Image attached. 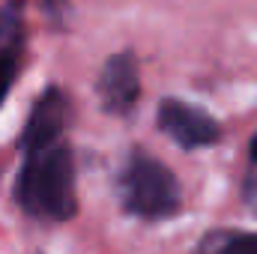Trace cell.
Listing matches in <instances>:
<instances>
[{"mask_svg":"<svg viewBox=\"0 0 257 254\" xmlns=\"http://www.w3.org/2000/svg\"><path fill=\"white\" fill-rule=\"evenodd\" d=\"M15 197L21 209L33 218L69 221L78 209L75 197V156L63 144L33 150L15 183Z\"/></svg>","mask_w":257,"mask_h":254,"instance_id":"cell-1","label":"cell"},{"mask_svg":"<svg viewBox=\"0 0 257 254\" xmlns=\"http://www.w3.org/2000/svg\"><path fill=\"white\" fill-rule=\"evenodd\" d=\"M117 191H120L123 209L147 221L171 218L183 203L177 177L159 159L144 153H135L126 162L117 180Z\"/></svg>","mask_w":257,"mask_h":254,"instance_id":"cell-2","label":"cell"},{"mask_svg":"<svg viewBox=\"0 0 257 254\" xmlns=\"http://www.w3.org/2000/svg\"><path fill=\"white\" fill-rule=\"evenodd\" d=\"M159 129L177 141L183 150H197V147H212L218 138H221V129L218 123L194 108L189 102H180V99H165L159 105Z\"/></svg>","mask_w":257,"mask_h":254,"instance_id":"cell-3","label":"cell"},{"mask_svg":"<svg viewBox=\"0 0 257 254\" xmlns=\"http://www.w3.org/2000/svg\"><path fill=\"white\" fill-rule=\"evenodd\" d=\"M99 102L108 114L123 117L138 105L141 96V78H138V60L132 51H120L114 57H108L102 72H99V84H96Z\"/></svg>","mask_w":257,"mask_h":254,"instance_id":"cell-4","label":"cell"},{"mask_svg":"<svg viewBox=\"0 0 257 254\" xmlns=\"http://www.w3.org/2000/svg\"><path fill=\"white\" fill-rule=\"evenodd\" d=\"M69 120V99H66L63 90L57 87H48L36 105L30 108V117H27V126L21 132V150L24 153H33V150H45V147H54L60 141Z\"/></svg>","mask_w":257,"mask_h":254,"instance_id":"cell-5","label":"cell"},{"mask_svg":"<svg viewBox=\"0 0 257 254\" xmlns=\"http://www.w3.org/2000/svg\"><path fill=\"white\" fill-rule=\"evenodd\" d=\"M194 254H257V233H248V230H212L197 242Z\"/></svg>","mask_w":257,"mask_h":254,"instance_id":"cell-6","label":"cell"},{"mask_svg":"<svg viewBox=\"0 0 257 254\" xmlns=\"http://www.w3.org/2000/svg\"><path fill=\"white\" fill-rule=\"evenodd\" d=\"M15 51H3L0 54V105H3V99H6V93H9V87H12V81H15Z\"/></svg>","mask_w":257,"mask_h":254,"instance_id":"cell-7","label":"cell"},{"mask_svg":"<svg viewBox=\"0 0 257 254\" xmlns=\"http://www.w3.org/2000/svg\"><path fill=\"white\" fill-rule=\"evenodd\" d=\"M3 51H15V18L6 9H0V54Z\"/></svg>","mask_w":257,"mask_h":254,"instance_id":"cell-8","label":"cell"},{"mask_svg":"<svg viewBox=\"0 0 257 254\" xmlns=\"http://www.w3.org/2000/svg\"><path fill=\"white\" fill-rule=\"evenodd\" d=\"M45 6H48V12H51V18H60V15H63V6H66V0H45Z\"/></svg>","mask_w":257,"mask_h":254,"instance_id":"cell-9","label":"cell"},{"mask_svg":"<svg viewBox=\"0 0 257 254\" xmlns=\"http://www.w3.org/2000/svg\"><path fill=\"white\" fill-rule=\"evenodd\" d=\"M248 156H251V165L257 168V135L251 138V147H248Z\"/></svg>","mask_w":257,"mask_h":254,"instance_id":"cell-10","label":"cell"}]
</instances>
